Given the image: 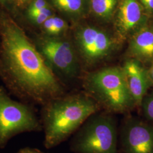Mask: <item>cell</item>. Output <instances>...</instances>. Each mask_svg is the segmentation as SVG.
Returning a JSON list of instances; mask_svg holds the SVG:
<instances>
[{
    "label": "cell",
    "mask_w": 153,
    "mask_h": 153,
    "mask_svg": "<svg viewBox=\"0 0 153 153\" xmlns=\"http://www.w3.org/2000/svg\"><path fill=\"white\" fill-rule=\"evenodd\" d=\"M0 67L6 86L21 99L43 105L63 95L43 55L9 16L0 18Z\"/></svg>",
    "instance_id": "6da1fadb"
},
{
    "label": "cell",
    "mask_w": 153,
    "mask_h": 153,
    "mask_svg": "<svg viewBox=\"0 0 153 153\" xmlns=\"http://www.w3.org/2000/svg\"><path fill=\"white\" fill-rule=\"evenodd\" d=\"M16 153H45L41 150H39L35 148H23L19 150Z\"/></svg>",
    "instance_id": "d6986e66"
},
{
    "label": "cell",
    "mask_w": 153,
    "mask_h": 153,
    "mask_svg": "<svg viewBox=\"0 0 153 153\" xmlns=\"http://www.w3.org/2000/svg\"><path fill=\"white\" fill-rule=\"evenodd\" d=\"M56 8L72 18L83 16L86 9V0H51Z\"/></svg>",
    "instance_id": "7c38bea8"
},
{
    "label": "cell",
    "mask_w": 153,
    "mask_h": 153,
    "mask_svg": "<svg viewBox=\"0 0 153 153\" xmlns=\"http://www.w3.org/2000/svg\"><path fill=\"white\" fill-rule=\"evenodd\" d=\"M31 0H18V4L19 6H22L28 3Z\"/></svg>",
    "instance_id": "ffe728a7"
},
{
    "label": "cell",
    "mask_w": 153,
    "mask_h": 153,
    "mask_svg": "<svg viewBox=\"0 0 153 153\" xmlns=\"http://www.w3.org/2000/svg\"><path fill=\"white\" fill-rule=\"evenodd\" d=\"M28 16L33 23L41 26L48 18L53 16V15L49 7H46L37 10L28 12Z\"/></svg>",
    "instance_id": "5bb4252c"
},
{
    "label": "cell",
    "mask_w": 153,
    "mask_h": 153,
    "mask_svg": "<svg viewBox=\"0 0 153 153\" xmlns=\"http://www.w3.org/2000/svg\"><path fill=\"white\" fill-rule=\"evenodd\" d=\"M100 109L92 98L83 95H62L50 100L43 105L40 118L44 147L50 149L65 141Z\"/></svg>",
    "instance_id": "7a4b0ae2"
},
{
    "label": "cell",
    "mask_w": 153,
    "mask_h": 153,
    "mask_svg": "<svg viewBox=\"0 0 153 153\" xmlns=\"http://www.w3.org/2000/svg\"><path fill=\"white\" fill-rule=\"evenodd\" d=\"M86 89L92 98L111 114H128L136 105L123 71L106 68L88 78Z\"/></svg>",
    "instance_id": "277c9868"
},
{
    "label": "cell",
    "mask_w": 153,
    "mask_h": 153,
    "mask_svg": "<svg viewBox=\"0 0 153 153\" xmlns=\"http://www.w3.org/2000/svg\"><path fill=\"white\" fill-rule=\"evenodd\" d=\"M142 5L150 12L153 11V0H140Z\"/></svg>",
    "instance_id": "ac0fdd59"
},
{
    "label": "cell",
    "mask_w": 153,
    "mask_h": 153,
    "mask_svg": "<svg viewBox=\"0 0 153 153\" xmlns=\"http://www.w3.org/2000/svg\"><path fill=\"white\" fill-rule=\"evenodd\" d=\"M117 0H90L94 14L99 19L108 21L112 16Z\"/></svg>",
    "instance_id": "4fadbf2b"
},
{
    "label": "cell",
    "mask_w": 153,
    "mask_h": 153,
    "mask_svg": "<svg viewBox=\"0 0 153 153\" xmlns=\"http://www.w3.org/2000/svg\"><path fill=\"white\" fill-rule=\"evenodd\" d=\"M46 7H49L46 0H33L28 7V12L37 10Z\"/></svg>",
    "instance_id": "e0dca14e"
},
{
    "label": "cell",
    "mask_w": 153,
    "mask_h": 153,
    "mask_svg": "<svg viewBox=\"0 0 153 153\" xmlns=\"http://www.w3.org/2000/svg\"><path fill=\"white\" fill-rule=\"evenodd\" d=\"M8 1H9V0H0V2L3 3V4H6V2H7Z\"/></svg>",
    "instance_id": "44dd1931"
},
{
    "label": "cell",
    "mask_w": 153,
    "mask_h": 153,
    "mask_svg": "<svg viewBox=\"0 0 153 153\" xmlns=\"http://www.w3.org/2000/svg\"><path fill=\"white\" fill-rule=\"evenodd\" d=\"M38 47L44 59L65 76L73 78L76 76L78 73L76 55L69 42L47 35L38 39Z\"/></svg>",
    "instance_id": "52a82bcc"
},
{
    "label": "cell",
    "mask_w": 153,
    "mask_h": 153,
    "mask_svg": "<svg viewBox=\"0 0 153 153\" xmlns=\"http://www.w3.org/2000/svg\"><path fill=\"white\" fill-rule=\"evenodd\" d=\"M42 131L40 119L33 108L13 100L0 87V149L19 134Z\"/></svg>",
    "instance_id": "5b68a950"
},
{
    "label": "cell",
    "mask_w": 153,
    "mask_h": 153,
    "mask_svg": "<svg viewBox=\"0 0 153 153\" xmlns=\"http://www.w3.org/2000/svg\"><path fill=\"white\" fill-rule=\"evenodd\" d=\"M119 153H153V126L127 115L119 127Z\"/></svg>",
    "instance_id": "8992f818"
},
{
    "label": "cell",
    "mask_w": 153,
    "mask_h": 153,
    "mask_svg": "<svg viewBox=\"0 0 153 153\" xmlns=\"http://www.w3.org/2000/svg\"><path fill=\"white\" fill-rule=\"evenodd\" d=\"M123 71L136 105H141L150 86L146 72L137 61L133 60L126 62Z\"/></svg>",
    "instance_id": "9c48e42d"
},
{
    "label": "cell",
    "mask_w": 153,
    "mask_h": 153,
    "mask_svg": "<svg viewBox=\"0 0 153 153\" xmlns=\"http://www.w3.org/2000/svg\"><path fill=\"white\" fill-rule=\"evenodd\" d=\"M53 25L49 36H57L64 33L68 28L66 22L59 17L53 16Z\"/></svg>",
    "instance_id": "2e32d148"
},
{
    "label": "cell",
    "mask_w": 153,
    "mask_h": 153,
    "mask_svg": "<svg viewBox=\"0 0 153 153\" xmlns=\"http://www.w3.org/2000/svg\"><path fill=\"white\" fill-rule=\"evenodd\" d=\"M130 50L140 59H153V29L145 27L138 31L131 39Z\"/></svg>",
    "instance_id": "8fae6325"
},
{
    "label": "cell",
    "mask_w": 153,
    "mask_h": 153,
    "mask_svg": "<svg viewBox=\"0 0 153 153\" xmlns=\"http://www.w3.org/2000/svg\"><path fill=\"white\" fill-rule=\"evenodd\" d=\"M152 78L153 79V66L152 68Z\"/></svg>",
    "instance_id": "7402d4cb"
},
{
    "label": "cell",
    "mask_w": 153,
    "mask_h": 153,
    "mask_svg": "<svg viewBox=\"0 0 153 153\" xmlns=\"http://www.w3.org/2000/svg\"><path fill=\"white\" fill-rule=\"evenodd\" d=\"M70 149L74 153H119L114 114L99 111L90 116L73 135Z\"/></svg>",
    "instance_id": "3957f363"
},
{
    "label": "cell",
    "mask_w": 153,
    "mask_h": 153,
    "mask_svg": "<svg viewBox=\"0 0 153 153\" xmlns=\"http://www.w3.org/2000/svg\"><path fill=\"white\" fill-rule=\"evenodd\" d=\"M75 38L82 56L90 62L104 58L109 55L114 47L113 40L107 33L94 27L79 28Z\"/></svg>",
    "instance_id": "ba28073f"
},
{
    "label": "cell",
    "mask_w": 153,
    "mask_h": 153,
    "mask_svg": "<svg viewBox=\"0 0 153 153\" xmlns=\"http://www.w3.org/2000/svg\"><path fill=\"white\" fill-rule=\"evenodd\" d=\"M141 6L137 0H122L117 16L116 26L119 33L126 35L141 22Z\"/></svg>",
    "instance_id": "30bf717a"
},
{
    "label": "cell",
    "mask_w": 153,
    "mask_h": 153,
    "mask_svg": "<svg viewBox=\"0 0 153 153\" xmlns=\"http://www.w3.org/2000/svg\"><path fill=\"white\" fill-rule=\"evenodd\" d=\"M141 105L145 117L153 122V92L144 97Z\"/></svg>",
    "instance_id": "9a60e30c"
}]
</instances>
